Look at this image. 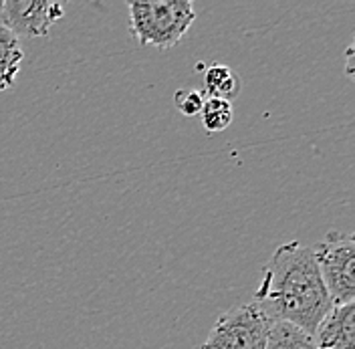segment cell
I'll list each match as a JSON object with an SVG mask.
<instances>
[{
  "label": "cell",
  "instance_id": "6da1fadb",
  "mask_svg": "<svg viewBox=\"0 0 355 349\" xmlns=\"http://www.w3.org/2000/svg\"><path fill=\"white\" fill-rule=\"evenodd\" d=\"M252 305L270 323H291L313 335L333 307L313 248L299 240L281 244L263 271Z\"/></svg>",
  "mask_w": 355,
  "mask_h": 349
},
{
  "label": "cell",
  "instance_id": "7a4b0ae2",
  "mask_svg": "<svg viewBox=\"0 0 355 349\" xmlns=\"http://www.w3.org/2000/svg\"><path fill=\"white\" fill-rule=\"evenodd\" d=\"M128 10L133 39L159 51L176 46L196 21L194 4L188 0H132Z\"/></svg>",
  "mask_w": 355,
  "mask_h": 349
},
{
  "label": "cell",
  "instance_id": "3957f363",
  "mask_svg": "<svg viewBox=\"0 0 355 349\" xmlns=\"http://www.w3.org/2000/svg\"><path fill=\"white\" fill-rule=\"evenodd\" d=\"M321 279L333 305H347L355 299V239L354 235L331 230L313 248Z\"/></svg>",
  "mask_w": 355,
  "mask_h": 349
},
{
  "label": "cell",
  "instance_id": "277c9868",
  "mask_svg": "<svg viewBox=\"0 0 355 349\" xmlns=\"http://www.w3.org/2000/svg\"><path fill=\"white\" fill-rule=\"evenodd\" d=\"M270 321L252 305L222 313L200 349H265Z\"/></svg>",
  "mask_w": 355,
  "mask_h": 349
},
{
  "label": "cell",
  "instance_id": "5b68a950",
  "mask_svg": "<svg viewBox=\"0 0 355 349\" xmlns=\"http://www.w3.org/2000/svg\"><path fill=\"white\" fill-rule=\"evenodd\" d=\"M63 17V6L44 0H4L2 26L19 37H44Z\"/></svg>",
  "mask_w": 355,
  "mask_h": 349
},
{
  "label": "cell",
  "instance_id": "8992f818",
  "mask_svg": "<svg viewBox=\"0 0 355 349\" xmlns=\"http://www.w3.org/2000/svg\"><path fill=\"white\" fill-rule=\"evenodd\" d=\"M315 349H355V303L333 305L313 333Z\"/></svg>",
  "mask_w": 355,
  "mask_h": 349
},
{
  "label": "cell",
  "instance_id": "52a82bcc",
  "mask_svg": "<svg viewBox=\"0 0 355 349\" xmlns=\"http://www.w3.org/2000/svg\"><path fill=\"white\" fill-rule=\"evenodd\" d=\"M208 97L230 101L241 93V79L228 65L212 63L204 73V91Z\"/></svg>",
  "mask_w": 355,
  "mask_h": 349
},
{
  "label": "cell",
  "instance_id": "ba28073f",
  "mask_svg": "<svg viewBox=\"0 0 355 349\" xmlns=\"http://www.w3.org/2000/svg\"><path fill=\"white\" fill-rule=\"evenodd\" d=\"M24 59L21 41L4 26H0V93L15 83Z\"/></svg>",
  "mask_w": 355,
  "mask_h": 349
},
{
  "label": "cell",
  "instance_id": "9c48e42d",
  "mask_svg": "<svg viewBox=\"0 0 355 349\" xmlns=\"http://www.w3.org/2000/svg\"><path fill=\"white\" fill-rule=\"evenodd\" d=\"M265 349H315L313 335L291 323H272Z\"/></svg>",
  "mask_w": 355,
  "mask_h": 349
},
{
  "label": "cell",
  "instance_id": "30bf717a",
  "mask_svg": "<svg viewBox=\"0 0 355 349\" xmlns=\"http://www.w3.org/2000/svg\"><path fill=\"white\" fill-rule=\"evenodd\" d=\"M200 117H202V126L206 131H224L234 119V110H232V103L230 101H224V99H214V97H208L202 105L200 111Z\"/></svg>",
  "mask_w": 355,
  "mask_h": 349
},
{
  "label": "cell",
  "instance_id": "8fae6325",
  "mask_svg": "<svg viewBox=\"0 0 355 349\" xmlns=\"http://www.w3.org/2000/svg\"><path fill=\"white\" fill-rule=\"evenodd\" d=\"M204 101H206V97L198 89H178L174 93V103H176L178 111L186 117L200 115Z\"/></svg>",
  "mask_w": 355,
  "mask_h": 349
},
{
  "label": "cell",
  "instance_id": "7c38bea8",
  "mask_svg": "<svg viewBox=\"0 0 355 349\" xmlns=\"http://www.w3.org/2000/svg\"><path fill=\"white\" fill-rule=\"evenodd\" d=\"M0 26H2V2H0Z\"/></svg>",
  "mask_w": 355,
  "mask_h": 349
}]
</instances>
